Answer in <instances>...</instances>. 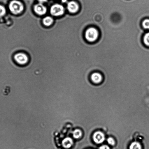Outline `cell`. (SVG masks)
I'll return each mask as SVG.
<instances>
[{
	"instance_id": "1",
	"label": "cell",
	"mask_w": 149,
	"mask_h": 149,
	"mask_svg": "<svg viewBox=\"0 0 149 149\" xmlns=\"http://www.w3.org/2000/svg\"><path fill=\"white\" fill-rule=\"evenodd\" d=\"M23 4L20 1L16 0L12 1L9 5L10 11L15 15L20 14L23 11Z\"/></svg>"
},
{
	"instance_id": "17",
	"label": "cell",
	"mask_w": 149,
	"mask_h": 149,
	"mask_svg": "<svg viewBox=\"0 0 149 149\" xmlns=\"http://www.w3.org/2000/svg\"><path fill=\"white\" fill-rule=\"evenodd\" d=\"M99 149H110L109 146L107 145H103L100 147Z\"/></svg>"
},
{
	"instance_id": "16",
	"label": "cell",
	"mask_w": 149,
	"mask_h": 149,
	"mask_svg": "<svg viewBox=\"0 0 149 149\" xmlns=\"http://www.w3.org/2000/svg\"><path fill=\"white\" fill-rule=\"evenodd\" d=\"M107 141L108 144L112 146L115 145V140L112 138H109L107 140Z\"/></svg>"
},
{
	"instance_id": "13",
	"label": "cell",
	"mask_w": 149,
	"mask_h": 149,
	"mask_svg": "<svg viewBox=\"0 0 149 149\" xmlns=\"http://www.w3.org/2000/svg\"><path fill=\"white\" fill-rule=\"evenodd\" d=\"M6 13V10L3 6L0 5V18L5 15Z\"/></svg>"
},
{
	"instance_id": "14",
	"label": "cell",
	"mask_w": 149,
	"mask_h": 149,
	"mask_svg": "<svg viewBox=\"0 0 149 149\" xmlns=\"http://www.w3.org/2000/svg\"><path fill=\"white\" fill-rule=\"evenodd\" d=\"M144 41L147 46H149V32L147 33L144 36Z\"/></svg>"
},
{
	"instance_id": "6",
	"label": "cell",
	"mask_w": 149,
	"mask_h": 149,
	"mask_svg": "<svg viewBox=\"0 0 149 149\" xmlns=\"http://www.w3.org/2000/svg\"><path fill=\"white\" fill-rule=\"evenodd\" d=\"M93 139L96 143H101L105 141V137L104 134L100 131L95 132L93 135Z\"/></svg>"
},
{
	"instance_id": "5",
	"label": "cell",
	"mask_w": 149,
	"mask_h": 149,
	"mask_svg": "<svg viewBox=\"0 0 149 149\" xmlns=\"http://www.w3.org/2000/svg\"><path fill=\"white\" fill-rule=\"evenodd\" d=\"M35 12L39 15H43L46 14L47 12L46 7L42 3L36 4L34 7Z\"/></svg>"
},
{
	"instance_id": "12",
	"label": "cell",
	"mask_w": 149,
	"mask_h": 149,
	"mask_svg": "<svg viewBox=\"0 0 149 149\" xmlns=\"http://www.w3.org/2000/svg\"><path fill=\"white\" fill-rule=\"evenodd\" d=\"M129 149H142V147L139 143L134 142L131 144Z\"/></svg>"
},
{
	"instance_id": "9",
	"label": "cell",
	"mask_w": 149,
	"mask_h": 149,
	"mask_svg": "<svg viewBox=\"0 0 149 149\" xmlns=\"http://www.w3.org/2000/svg\"><path fill=\"white\" fill-rule=\"evenodd\" d=\"M91 79L93 82L97 84L101 82L102 80V77L100 74L98 73H94L92 74Z\"/></svg>"
},
{
	"instance_id": "15",
	"label": "cell",
	"mask_w": 149,
	"mask_h": 149,
	"mask_svg": "<svg viewBox=\"0 0 149 149\" xmlns=\"http://www.w3.org/2000/svg\"><path fill=\"white\" fill-rule=\"evenodd\" d=\"M143 25L144 28L149 29V19H146L143 22Z\"/></svg>"
},
{
	"instance_id": "2",
	"label": "cell",
	"mask_w": 149,
	"mask_h": 149,
	"mask_svg": "<svg viewBox=\"0 0 149 149\" xmlns=\"http://www.w3.org/2000/svg\"><path fill=\"white\" fill-rule=\"evenodd\" d=\"M50 12L52 15L57 17L62 15L64 14L65 9L63 6L56 4H54L51 7Z\"/></svg>"
},
{
	"instance_id": "4",
	"label": "cell",
	"mask_w": 149,
	"mask_h": 149,
	"mask_svg": "<svg viewBox=\"0 0 149 149\" xmlns=\"http://www.w3.org/2000/svg\"><path fill=\"white\" fill-rule=\"evenodd\" d=\"M14 59L17 63L21 65L27 63L29 60L28 57L27 55L23 53L16 54L15 55Z\"/></svg>"
},
{
	"instance_id": "8",
	"label": "cell",
	"mask_w": 149,
	"mask_h": 149,
	"mask_svg": "<svg viewBox=\"0 0 149 149\" xmlns=\"http://www.w3.org/2000/svg\"><path fill=\"white\" fill-rule=\"evenodd\" d=\"M73 144V141L72 139L68 137L63 140L62 145L63 147L66 149L71 148Z\"/></svg>"
},
{
	"instance_id": "10",
	"label": "cell",
	"mask_w": 149,
	"mask_h": 149,
	"mask_svg": "<svg viewBox=\"0 0 149 149\" xmlns=\"http://www.w3.org/2000/svg\"><path fill=\"white\" fill-rule=\"evenodd\" d=\"M43 24L46 26H49L51 25L53 22L54 20L52 17H46L43 19Z\"/></svg>"
},
{
	"instance_id": "11",
	"label": "cell",
	"mask_w": 149,
	"mask_h": 149,
	"mask_svg": "<svg viewBox=\"0 0 149 149\" xmlns=\"http://www.w3.org/2000/svg\"><path fill=\"white\" fill-rule=\"evenodd\" d=\"M73 136L74 138L76 139H78L81 138L82 136V132L79 129H76L73 132Z\"/></svg>"
},
{
	"instance_id": "18",
	"label": "cell",
	"mask_w": 149,
	"mask_h": 149,
	"mask_svg": "<svg viewBox=\"0 0 149 149\" xmlns=\"http://www.w3.org/2000/svg\"><path fill=\"white\" fill-rule=\"evenodd\" d=\"M39 3H43L46 2L47 0H38Z\"/></svg>"
},
{
	"instance_id": "7",
	"label": "cell",
	"mask_w": 149,
	"mask_h": 149,
	"mask_svg": "<svg viewBox=\"0 0 149 149\" xmlns=\"http://www.w3.org/2000/svg\"><path fill=\"white\" fill-rule=\"evenodd\" d=\"M79 6L78 4L74 1H71L67 4V9L71 13L77 12L78 10Z\"/></svg>"
},
{
	"instance_id": "19",
	"label": "cell",
	"mask_w": 149,
	"mask_h": 149,
	"mask_svg": "<svg viewBox=\"0 0 149 149\" xmlns=\"http://www.w3.org/2000/svg\"><path fill=\"white\" fill-rule=\"evenodd\" d=\"M67 0H62V2L63 3H65L67 1Z\"/></svg>"
},
{
	"instance_id": "3",
	"label": "cell",
	"mask_w": 149,
	"mask_h": 149,
	"mask_svg": "<svg viewBox=\"0 0 149 149\" xmlns=\"http://www.w3.org/2000/svg\"><path fill=\"white\" fill-rule=\"evenodd\" d=\"M98 33L96 29L91 28L87 30L86 32L85 37L89 41L92 42L97 39Z\"/></svg>"
}]
</instances>
